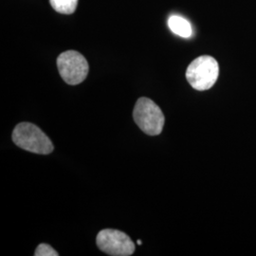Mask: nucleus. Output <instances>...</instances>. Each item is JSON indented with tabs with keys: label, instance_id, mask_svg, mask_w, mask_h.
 <instances>
[{
	"label": "nucleus",
	"instance_id": "1a4fd4ad",
	"mask_svg": "<svg viewBox=\"0 0 256 256\" xmlns=\"http://www.w3.org/2000/svg\"><path fill=\"white\" fill-rule=\"evenodd\" d=\"M137 244H138V245H142V240H138Z\"/></svg>",
	"mask_w": 256,
	"mask_h": 256
},
{
	"label": "nucleus",
	"instance_id": "0eeeda50",
	"mask_svg": "<svg viewBox=\"0 0 256 256\" xmlns=\"http://www.w3.org/2000/svg\"><path fill=\"white\" fill-rule=\"evenodd\" d=\"M52 8L64 14H72L77 8L78 0H50Z\"/></svg>",
	"mask_w": 256,
	"mask_h": 256
},
{
	"label": "nucleus",
	"instance_id": "f257e3e1",
	"mask_svg": "<svg viewBox=\"0 0 256 256\" xmlns=\"http://www.w3.org/2000/svg\"><path fill=\"white\" fill-rule=\"evenodd\" d=\"M12 140L18 146L34 154L48 155L54 149L50 138L30 122L18 124L12 132Z\"/></svg>",
	"mask_w": 256,
	"mask_h": 256
},
{
	"label": "nucleus",
	"instance_id": "39448f33",
	"mask_svg": "<svg viewBox=\"0 0 256 256\" xmlns=\"http://www.w3.org/2000/svg\"><path fill=\"white\" fill-rule=\"evenodd\" d=\"M96 243L102 252L108 256H129L135 252V244L131 238L118 230H102L97 236Z\"/></svg>",
	"mask_w": 256,
	"mask_h": 256
},
{
	"label": "nucleus",
	"instance_id": "20e7f679",
	"mask_svg": "<svg viewBox=\"0 0 256 256\" xmlns=\"http://www.w3.org/2000/svg\"><path fill=\"white\" fill-rule=\"evenodd\" d=\"M57 68L64 82L72 86L81 84L88 74V63L80 52L68 50L57 58Z\"/></svg>",
	"mask_w": 256,
	"mask_h": 256
},
{
	"label": "nucleus",
	"instance_id": "f03ea898",
	"mask_svg": "<svg viewBox=\"0 0 256 256\" xmlns=\"http://www.w3.org/2000/svg\"><path fill=\"white\" fill-rule=\"evenodd\" d=\"M220 74L218 61L209 55H202L194 59L186 70V78L192 88L204 92L216 84Z\"/></svg>",
	"mask_w": 256,
	"mask_h": 256
},
{
	"label": "nucleus",
	"instance_id": "7ed1b4c3",
	"mask_svg": "<svg viewBox=\"0 0 256 256\" xmlns=\"http://www.w3.org/2000/svg\"><path fill=\"white\" fill-rule=\"evenodd\" d=\"M133 118L138 126L149 136H158L164 126L165 118L160 106L148 98L142 97L138 100Z\"/></svg>",
	"mask_w": 256,
	"mask_h": 256
},
{
	"label": "nucleus",
	"instance_id": "6e6552de",
	"mask_svg": "<svg viewBox=\"0 0 256 256\" xmlns=\"http://www.w3.org/2000/svg\"><path fill=\"white\" fill-rule=\"evenodd\" d=\"M36 256H58V252L48 244H40L36 250Z\"/></svg>",
	"mask_w": 256,
	"mask_h": 256
},
{
	"label": "nucleus",
	"instance_id": "423d86ee",
	"mask_svg": "<svg viewBox=\"0 0 256 256\" xmlns=\"http://www.w3.org/2000/svg\"><path fill=\"white\" fill-rule=\"evenodd\" d=\"M168 26L176 36L188 38L192 36V27L185 18L178 16H173L168 20Z\"/></svg>",
	"mask_w": 256,
	"mask_h": 256
}]
</instances>
